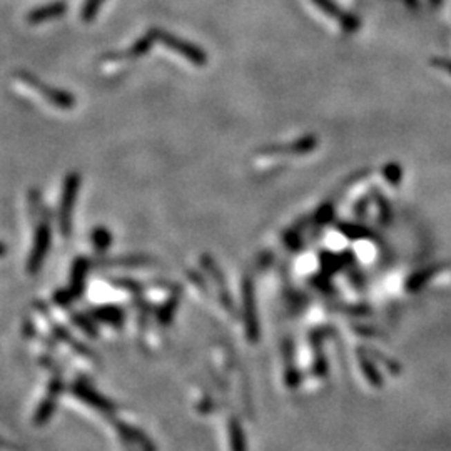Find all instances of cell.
I'll use <instances>...</instances> for the list:
<instances>
[{"label": "cell", "instance_id": "cell-6", "mask_svg": "<svg viewBox=\"0 0 451 451\" xmlns=\"http://www.w3.org/2000/svg\"><path fill=\"white\" fill-rule=\"evenodd\" d=\"M49 244H50V229L46 222H42L37 229V238H35L34 249H32L29 265H27V269H29L30 274L37 273L39 267L42 266L44 258H46L47 249H49Z\"/></svg>", "mask_w": 451, "mask_h": 451}, {"label": "cell", "instance_id": "cell-15", "mask_svg": "<svg viewBox=\"0 0 451 451\" xmlns=\"http://www.w3.org/2000/svg\"><path fill=\"white\" fill-rule=\"evenodd\" d=\"M94 244L99 247V249H106L107 246H109V242H111V236H109V233H107L106 229H97L94 233Z\"/></svg>", "mask_w": 451, "mask_h": 451}, {"label": "cell", "instance_id": "cell-3", "mask_svg": "<svg viewBox=\"0 0 451 451\" xmlns=\"http://www.w3.org/2000/svg\"><path fill=\"white\" fill-rule=\"evenodd\" d=\"M72 394L86 403L87 406L102 411V413H113V411H115L114 403L111 401L109 398H106L104 394L99 393L93 385H89V383L86 381L79 380L75 383V385L72 386Z\"/></svg>", "mask_w": 451, "mask_h": 451}, {"label": "cell", "instance_id": "cell-11", "mask_svg": "<svg viewBox=\"0 0 451 451\" xmlns=\"http://www.w3.org/2000/svg\"><path fill=\"white\" fill-rule=\"evenodd\" d=\"M87 269H89V262L86 259H79L74 266V273H72V287L67 294L74 296V294H81L84 289V278H86Z\"/></svg>", "mask_w": 451, "mask_h": 451}, {"label": "cell", "instance_id": "cell-9", "mask_svg": "<svg viewBox=\"0 0 451 451\" xmlns=\"http://www.w3.org/2000/svg\"><path fill=\"white\" fill-rule=\"evenodd\" d=\"M64 12H66V6L61 2H57V3H52V6L41 7V9L32 10L29 14V17H27V21H29L30 23H41V22L50 21V19L59 17V15H62Z\"/></svg>", "mask_w": 451, "mask_h": 451}, {"label": "cell", "instance_id": "cell-12", "mask_svg": "<svg viewBox=\"0 0 451 451\" xmlns=\"http://www.w3.org/2000/svg\"><path fill=\"white\" fill-rule=\"evenodd\" d=\"M94 316L102 323H109L113 326H121L124 321L122 309L115 308V306H107V308H99L94 311Z\"/></svg>", "mask_w": 451, "mask_h": 451}, {"label": "cell", "instance_id": "cell-13", "mask_svg": "<svg viewBox=\"0 0 451 451\" xmlns=\"http://www.w3.org/2000/svg\"><path fill=\"white\" fill-rule=\"evenodd\" d=\"M102 2H104V0H87L86 7H84V12H82L84 21H87V22L93 21L94 15L97 14L99 7L102 6Z\"/></svg>", "mask_w": 451, "mask_h": 451}, {"label": "cell", "instance_id": "cell-1", "mask_svg": "<svg viewBox=\"0 0 451 451\" xmlns=\"http://www.w3.org/2000/svg\"><path fill=\"white\" fill-rule=\"evenodd\" d=\"M79 175L70 174L67 175L64 182V194L61 201V213H59V224H61V233L64 236H69L72 227V211H74V201L79 189Z\"/></svg>", "mask_w": 451, "mask_h": 451}, {"label": "cell", "instance_id": "cell-4", "mask_svg": "<svg viewBox=\"0 0 451 451\" xmlns=\"http://www.w3.org/2000/svg\"><path fill=\"white\" fill-rule=\"evenodd\" d=\"M154 35H155V39L162 41L164 46L171 47V49H174L175 52H179L182 57H186L187 61L195 64V66H204V64H206V54H204V52H202L201 49H198V47L191 46L189 42L181 41V39L174 37V35L166 34V32H162V30L161 32L154 30Z\"/></svg>", "mask_w": 451, "mask_h": 451}, {"label": "cell", "instance_id": "cell-8", "mask_svg": "<svg viewBox=\"0 0 451 451\" xmlns=\"http://www.w3.org/2000/svg\"><path fill=\"white\" fill-rule=\"evenodd\" d=\"M117 430L119 433L126 438L127 443H134L139 448H142V451H155L154 443L149 440V436H146V434L139 428H135V426L127 425V423H117Z\"/></svg>", "mask_w": 451, "mask_h": 451}, {"label": "cell", "instance_id": "cell-2", "mask_svg": "<svg viewBox=\"0 0 451 451\" xmlns=\"http://www.w3.org/2000/svg\"><path fill=\"white\" fill-rule=\"evenodd\" d=\"M19 79H22L27 86L32 87L34 90H37L39 94L44 95V99H47L49 102L55 104L57 107H62V109H70V107L75 104V99L72 97L70 94L64 93V90L54 89V87L46 86V84L39 81V79H35L34 75L26 74V72H21V74H19Z\"/></svg>", "mask_w": 451, "mask_h": 451}, {"label": "cell", "instance_id": "cell-5", "mask_svg": "<svg viewBox=\"0 0 451 451\" xmlns=\"http://www.w3.org/2000/svg\"><path fill=\"white\" fill-rule=\"evenodd\" d=\"M61 391H62L61 381L54 380L50 383L49 393H47V396L41 401V405L37 406V410H35V413H34V425L42 426L50 420V416L54 414L55 408H57V398H59V394H61Z\"/></svg>", "mask_w": 451, "mask_h": 451}, {"label": "cell", "instance_id": "cell-10", "mask_svg": "<svg viewBox=\"0 0 451 451\" xmlns=\"http://www.w3.org/2000/svg\"><path fill=\"white\" fill-rule=\"evenodd\" d=\"M227 430H229L231 451H247V438L241 421L236 420V418H233V420L229 421Z\"/></svg>", "mask_w": 451, "mask_h": 451}, {"label": "cell", "instance_id": "cell-7", "mask_svg": "<svg viewBox=\"0 0 451 451\" xmlns=\"http://www.w3.org/2000/svg\"><path fill=\"white\" fill-rule=\"evenodd\" d=\"M244 319H246V333L251 343H256L259 338V325L256 316V305H254L253 286L249 281L244 282Z\"/></svg>", "mask_w": 451, "mask_h": 451}, {"label": "cell", "instance_id": "cell-14", "mask_svg": "<svg viewBox=\"0 0 451 451\" xmlns=\"http://www.w3.org/2000/svg\"><path fill=\"white\" fill-rule=\"evenodd\" d=\"M72 319H74L75 325H77L79 328H81L84 331V333H87V334H89V336H93V338L97 336V329H95L94 325H90V323L87 321L86 318L79 316V314H72Z\"/></svg>", "mask_w": 451, "mask_h": 451}]
</instances>
